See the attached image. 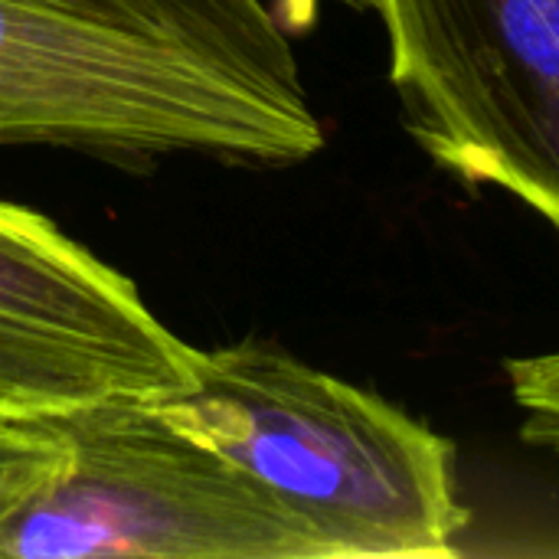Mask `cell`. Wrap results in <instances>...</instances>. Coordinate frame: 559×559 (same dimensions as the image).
Here are the masks:
<instances>
[{"label":"cell","instance_id":"cell-7","mask_svg":"<svg viewBox=\"0 0 559 559\" xmlns=\"http://www.w3.org/2000/svg\"><path fill=\"white\" fill-rule=\"evenodd\" d=\"M511 396L524 413L521 436L559 455V350L508 360Z\"/></svg>","mask_w":559,"mask_h":559},{"label":"cell","instance_id":"cell-1","mask_svg":"<svg viewBox=\"0 0 559 559\" xmlns=\"http://www.w3.org/2000/svg\"><path fill=\"white\" fill-rule=\"evenodd\" d=\"M0 147L292 167L324 128L265 0H0Z\"/></svg>","mask_w":559,"mask_h":559},{"label":"cell","instance_id":"cell-6","mask_svg":"<svg viewBox=\"0 0 559 559\" xmlns=\"http://www.w3.org/2000/svg\"><path fill=\"white\" fill-rule=\"evenodd\" d=\"M62 455L66 442L52 419H0V527L59 472Z\"/></svg>","mask_w":559,"mask_h":559},{"label":"cell","instance_id":"cell-3","mask_svg":"<svg viewBox=\"0 0 559 559\" xmlns=\"http://www.w3.org/2000/svg\"><path fill=\"white\" fill-rule=\"evenodd\" d=\"M59 472L0 527L7 559H318L301 524L147 400L52 419Z\"/></svg>","mask_w":559,"mask_h":559},{"label":"cell","instance_id":"cell-2","mask_svg":"<svg viewBox=\"0 0 559 559\" xmlns=\"http://www.w3.org/2000/svg\"><path fill=\"white\" fill-rule=\"evenodd\" d=\"M147 403L246 472L318 559L455 557V445L383 396L246 341L200 350L190 383Z\"/></svg>","mask_w":559,"mask_h":559},{"label":"cell","instance_id":"cell-5","mask_svg":"<svg viewBox=\"0 0 559 559\" xmlns=\"http://www.w3.org/2000/svg\"><path fill=\"white\" fill-rule=\"evenodd\" d=\"M197 347L49 216L0 200V419L39 423L190 383Z\"/></svg>","mask_w":559,"mask_h":559},{"label":"cell","instance_id":"cell-4","mask_svg":"<svg viewBox=\"0 0 559 559\" xmlns=\"http://www.w3.org/2000/svg\"><path fill=\"white\" fill-rule=\"evenodd\" d=\"M413 141L559 233V0H367Z\"/></svg>","mask_w":559,"mask_h":559}]
</instances>
